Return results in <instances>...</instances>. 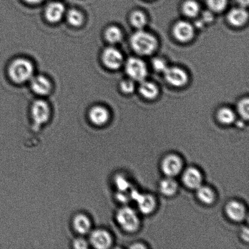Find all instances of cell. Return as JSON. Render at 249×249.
<instances>
[{
	"label": "cell",
	"mask_w": 249,
	"mask_h": 249,
	"mask_svg": "<svg viewBox=\"0 0 249 249\" xmlns=\"http://www.w3.org/2000/svg\"><path fill=\"white\" fill-rule=\"evenodd\" d=\"M241 235H242V237L244 240L246 241H249V230L248 228H245L243 229Z\"/></svg>",
	"instance_id": "34"
},
{
	"label": "cell",
	"mask_w": 249,
	"mask_h": 249,
	"mask_svg": "<svg viewBox=\"0 0 249 249\" xmlns=\"http://www.w3.org/2000/svg\"><path fill=\"white\" fill-rule=\"evenodd\" d=\"M153 67L157 71L163 72L168 68L165 61L160 58H156L153 60Z\"/></svg>",
	"instance_id": "31"
},
{
	"label": "cell",
	"mask_w": 249,
	"mask_h": 249,
	"mask_svg": "<svg viewBox=\"0 0 249 249\" xmlns=\"http://www.w3.org/2000/svg\"><path fill=\"white\" fill-rule=\"evenodd\" d=\"M210 9L215 12H221L226 8L228 0H207Z\"/></svg>",
	"instance_id": "27"
},
{
	"label": "cell",
	"mask_w": 249,
	"mask_h": 249,
	"mask_svg": "<svg viewBox=\"0 0 249 249\" xmlns=\"http://www.w3.org/2000/svg\"><path fill=\"white\" fill-rule=\"evenodd\" d=\"M73 246L75 249H84L88 248L87 241L83 238H77L73 243Z\"/></svg>",
	"instance_id": "32"
},
{
	"label": "cell",
	"mask_w": 249,
	"mask_h": 249,
	"mask_svg": "<svg viewBox=\"0 0 249 249\" xmlns=\"http://www.w3.org/2000/svg\"><path fill=\"white\" fill-rule=\"evenodd\" d=\"M33 63L26 58H18L10 64L8 74L11 79L16 84H21L30 81L34 76Z\"/></svg>",
	"instance_id": "1"
},
{
	"label": "cell",
	"mask_w": 249,
	"mask_h": 249,
	"mask_svg": "<svg viewBox=\"0 0 249 249\" xmlns=\"http://www.w3.org/2000/svg\"><path fill=\"white\" fill-rule=\"evenodd\" d=\"M90 242L95 248L106 249L110 247L112 238L108 231L97 230L94 231L90 236Z\"/></svg>",
	"instance_id": "13"
},
{
	"label": "cell",
	"mask_w": 249,
	"mask_h": 249,
	"mask_svg": "<svg viewBox=\"0 0 249 249\" xmlns=\"http://www.w3.org/2000/svg\"><path fill=\"white\" fill-rule=\"evenodd\" d=\"M202 18H203L204 21L209 23V22L213 20V16L211 12L207 11L204 12L203 14H202Z\"/></svg>",
	"instance_id": "33"
},
{
	"label": "cell",
	"mask_w": 249,
	"mask_h": 249,
	"mask_svg": "<svg viewBox=\"0 0 249 249\" xmlns=\"http://www.w3.org/2000/svg\"><path fill=\"white\" fill-rule=\"evenodd\" d=\"M68 23L72 26L79 27L84 23V16L81 12L75 9H70L66 14Z\"/></svg>",
	"instance_id": "23"
},
{
	"label": "cell",
	"mask_w": 249,
	"mask_h": 249,
	"mask_svg": "<svg viewBox=\"0 0 249 249\" xmlns=\"http://www.w3.org/2000/svg\"><path fill=\"white\" fill-rule=\"evenodd\" d=\"M139 91L142 96L148 99H155L158 94V89L155 84L143 80L139 87Z\"/></svg>",
	"instance_id": "19"
},
{
	"label": "cell",
	"mask_w": 249,
	"mask_h": 249,
	"mask_svg": "<svg viewBox=\"0 0 249 249\" xmlns=\"http://www.w3.org/2000/svg\"><path fill=\"white\" fill-rule=\"evenodd\" d=\"M130 197L136 201L138 208L142 213L150 214L156 208V200L150 195L141 194L136 190H132Z\"/></svg>",
	"instance_id": "7"
},
{
	"label": "cell",
	"mask_w": 249,
	"mask_h": 249,
	"mask_svg": "<svg viewBox=\"0 0 249 249\" xmlns=\"http://www.w3.org/2000/svg\"><path fill=\"white\" fill-rule=\"evenodd\" d=\"M131 44L133 50L141 55L151 54L158 46L155 36L143 31H139L133 34L131 38Z\"/></svg>",
	"instance_id": "2"
},
{
	"label": "cell",
	"mask_w": 249,
	"mask_h": 249,
	"mask_svg": "<svg viewBox=\"0 0 249 249\" xmlns=\"http://www.w3.org/2000/svg\"><path fill=\"white\" fill-rule=\"evenodd\" d=\"M123 36V33L121 29L116 26H109L105 32V37L111 44L120 42Z\"/></svg>",
	"instance_id": "22"
},
{
	"label": "cell",
	"mask_w": 249,
	"mask_h": 249,
	"mask_svg": "<svg viewBox=\"0 0 249 249\" xmlns=\"http://www.w3.org/2000/svg\"><path fill=\"white\" fill-rule=\"evenodd\" d=\"M65 14V7L62 2H52L46 6L45 11L46 18L51 23L60 21Z\"/></svg>",
	"instance_id": "12"
},
{
	"label": "cell",
	"mask_w": 249,
	"mask_h": 249,
	"mask_svg": "<svg viewBox=\"0 0 249 249\" xmlns=\"http://www.w3.org/2000/svg\"><path fill=\"white\" fill-rule=\"evenodd\" d=\"M238 2L242 7L248 6L249 0H237Z\"/></svg>",
	"instance_id": "35"
},
{
	"label": "cell",
	"mask_w": 249,
	"mask_h": 249,
	"mask_svg": "<svg viewBox=\"0 0 249 249\" xmlns=\"http://www.w3.org/2000/svg\"><path fill=\"white\" fill-rule=\"evenodd\" d=\"M117 221L122 229L128 232H134L138 230L139 219L136 212L130 207H124L118 212Z\"/></svg>",
	"instance_id": "3"
},
{
	"label": "cell",
	"mask_w": 249,
	"mask_h": 249,
	"mask_svg": "<svg viewBox=\"0 0 249 249\" xmlns=\"http://www.w3.org/2000/svg\"><path fill=\"white\" fill-rule=\"evenodd\" d=\"M182 167L181 160L176 155H168L162 160V170L168 177H175L179 174Z\"/></svg>",
	"instance_id": "8"
},
{
	"label": "cell",
	"mask_w": 249,
	"mask_h": 249,
	"mask_svg": "<svg viewBox=\"0 0 249 249\" xmlns=\"http://www.w3.org/2000/svg\"><path fill=\"white\" fill-rule=\"evenodd\" d=\"M121 89L124 93L130 94L135 89V85L130 80H124L121 84Z\"/></svg>",
	"instance_id": "30"
},
{
	"label": "cell",
	"mask_w": 249,
	"mask_h": 249,
	"mask_svg": "<svg viewBox=\"0 0 249 249\" xmlns=\"http://www.w3.org/2000/svg\"><path fill=\"white\" fill-rule=\"evenodd\" d=\"M182 9L187 16L195 17L199 14L200 7L199 4L195 0H187L183 4Z\"/></svg>",
	"instance_id": "25"
},
{
	"label": "cell",
	"mask_w": 249,
	"mask_h": 249,
	"mask_svg": "<svg viewBox=\"0 0 249 249\" xmlns=\"http://www.w3.org/2000/svg\"><path fill=\"white\" fill-rule=\"evenodd\" d=\"M115 183L119 192H126L130 186L128 180L122 176H118L116 178Z\"/></svg>",
	"instance_id": "29"
},
{
	"label": "cell",
	"mask_w": 249,
	"mask_h": 249,
	"mask_svg": "<svg viewBox=\"0 0 249 249\" xmlns=\"http://www.w3.org/2000/svg\"><path fill=\"white\" fill-rule=\"evenodd\" d=\"M197 190V196L200 201L206 204L213 203L215 199V195L213 190L208 187L201 185Z\"/></svg>",
	"instance_id": "21"
},
{
	"label": "cell",
	"mask_w": 249,
	"mask_h": 249,
	"mask_svg": "<svg viewBox=\"0 0 249 249\" xmlns=\"http://www.w3.org/2000/svg\"><path fill=\"white\" fill-rule=\"evenodd\" d=\"M183 182L187 187L197 189L201 185L202 175L199 171L194 167L187 168L182 177Z\"/></svg>",
	"instance_id": "14"
},
{
	"label": "cell",
	"mask_w": 249,
	"mask_h": 249,
	"mask_svg": "<svg viewBox=\"0 0 249 249\" xmlns=\"http://www.w3.org/2000/svg\"><path fill=\"white\" fill-rule=\"evenodd\" d=\"M125 70L127 74L137 81H143L147 75L145 63L138 58H129L126 63Z\"/></svg>",
	"instance_id": "4"
},
{
	"label": "cell",
	"mask_w": 249,
	"mask_h": 249,
	"mask_svg": "<svg viewBox=\"0 0 249 249\" xmlns=\"http://www.w3.org/2000/svg\"><path fill=\"white\" fill-rule=\"evenodd\" d=\"M166 80L173 86H184L188 81V75L184 70L178 67L167 68L164 71Z\"/></svg>",
	"instance_id": "9"
},
{
	"label": "cell",
	"mask_w": 249,
	"mask_h": 249,
	"mask_svg": "<svg viewBox=\"0 0 249 249\" xmlns=\"http://www.w3.org/2000/svg\"><path fill=\"white\" fill-rule=\"evenodd\" d=\"M24 1L28 2L29 4H36L40 3L43 0H24Z\"/></svg>",
	"instance_id": "36"
},
{
	"label": "cell",
	"mask_w": 249,
	"mask_h": 249,
	"mask_svg": "<svg viewBox=\"0 0 249 249\" xmlns=\"http://www.w3.org/2000/svg\"><path fill=\"white\" fill-rule=\"evenodd\" d=\"M109 114L104 107L97 106L92 107L89 112V118L91 123L97 126H102L109 120Z\"/></svg>",
	"instance_id": "15"
},
{
	"label": "cell",
	"mask_w": 249,
	"mask_h": 249,
	"mask_svg": "<svg viewBox=\"0 0 249 249\" xmlns=\"http://www.w3.org/2000/svg\"><path fill=\"white\" fill-rule=\"evenodd\" d=\"M102 62L109 70L119 69L123 63V55L116 48L108 47L104 50L102 55Z\"/></svg>",
	"instance_id": "6"
},
{
	"label": "cell",
	"mask_w": 249,
	"mask_h": 249,
	"mask_svg": "<svg viewBox=\"0 0 249 249\" xmlns=\"http://www.w3.org/2000/svg\"><path fill=\"white\" fill-rule=\"evenodd\" d=\"M173 34L178 40L187 42L194 37L195 30L192 24L187 21H180L173 28Z\"/></svg>",
	"instance_id": "10"
},
{
	"label": "cell",
	"mask_w": 249,
	"mask_h": 249,
	"mask_svg": "<svg viewBox=\"0 0 249 249\" xmlns=\"http://www.w3.org/2000/svg\"><path fill=\"white\" fill-rule=\"evenodd\" d=\"M160 188L162 194L165 196H171L177 192L178 184L172 177H168L160 182Z\"/></svg>",
	"instance_id": "20"
},
{
	"label": "cell",
	"mask_w": 249,
	"mask_h": 249,
	"mask_svg": "<svg viewBox=\"0 0 249 249\" xmlns=\"http://www.w3.org/2000/svg\"><path fill=\"white\" fill-rule=\"evenodd\" d=\"M248 19V13L243 7L231 9L228 15V20L235 26H241L246 23Z\"/></svg>",
	"instance_id": "17"
},
{
	"label": "cell",
	"mask_w": 249,
	"mask_h": 249,
	"mask_svg": "<svg viewBox=\"0 0 249 249\" xmlns=\"http://www.w3.org/2000/svg\"><path fill=\"white\" fill-rule=\"evenodd\" d=\"M238 111L240 116L245 120H248L249 117V99H244L239 102Z\"/></svg>",
	"instance_id": "28"
},
{
	"label": "cell",
	"mask_w": 249,
	"mask_h": 249,
	"mask_svg": "<svg viewBox=\"0 0 249 249\" xmlns=\"http://www.w3.org/2000/svg\"><path fill=\"white\" fill-rule=\"evenodd\" d=\"M217 118L219 123L224 124H229L235 121V114L231 109L223 108L218 111Z\"/></svg>",
	"instance_id": "24"
},
{
	"label": "cell",
	"mask_w": 249,
	"mask_h": 249,
	"mask_svg": "<svg viewBox=\"0 0 249 249\" xmlns=\"http://www.w3.org/2000/svg\"><path fill=\"white\" fill-rule=\"evenodd\" d=\"M51 111L48 104L43 100H37L34 102L31 107V115L36 124L47 123L50 118Z\"/></svg>",
	"instance_id": "5"
},
{
	"label": "cell",
	"mask_w": 249,
	"mask_h": 249,
	"mask_svg": "<svg viewBox=\"0 0 249 249\" xmlns=\"http://www.w3.org/2000/svg\"><path fill=\"white\" fill-rule=\"evenodd\" d=\"M226 213L231 220L239 222L245 218L246 209L240 202L231 201L226 205Z\"/></svg>",
	"instance_id": "16"
},
{
	"label": "cell",
	"mask_w": 249,
	"mask_h": 249,
	"mask_svg": "<svg viewBox=\"0 0 249 249\" xmlns=\"http://www.w3.org/2000/svg\"><path fill=\"white\" fill-rule=\"evenodd\" d=\"M132 24L137 29H141L145 26L146 18L145 14L141 11H135L131 16Z\"/></svg>",
	"instance_id": "26"
},
{
	"label": "cell",
	"mask_w": 249,
	"mask_h": 249,
	"mask_svg": "<svg viewBox=\"0 0 249 249\" xmlns=\"http://www.w3.org/2000/svg\"><path fill=\"white\" fill-rule=\"evenodd\" d=\"M33 91L39 96H46L52 89V84L47 77L39 75L33 76L30 80Z\"/></svg>",
	"instance_id": "11"
},
{
	"label": "cell",
	"mask_w": 249,
	"mask_h": 249,
	"mask_svg": "<svg viewBox=\"0 0 249 249\" xmlns=\"http://www.w3.org/2000/svg\"><path fill=\"white\" fill-rule=\"evenodd\" d=\"M73 226L75 231L80 234L89 233L91 229V224L89 219L83 214H77L73 220Z\"/></svg>",
	"instance_id": "18"
}]
</instances>
